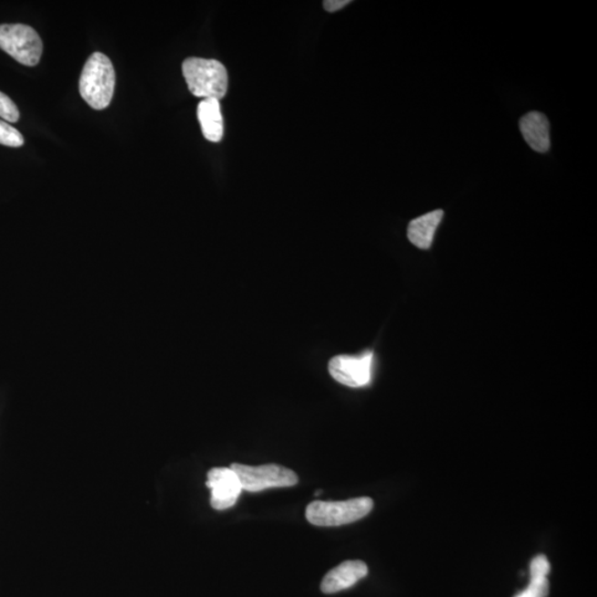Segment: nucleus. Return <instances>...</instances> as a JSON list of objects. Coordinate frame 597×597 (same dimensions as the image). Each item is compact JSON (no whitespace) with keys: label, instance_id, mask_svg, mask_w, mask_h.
<instances>
[{"label":"nucleus","instance_id":"3","mask_svg":"<svg viewBox=\"0 0 597 597\" xmlns=\"http://www.w3.org/2000/svg\"><path fill=\"white\" fill-rule=\"evenodd\" d=\"M374 502L369 497L349 499L347 501H313L307 507L309 522L317 527H339L368 516Z\"/></svg>","mask_w":597,"mask_h":597},{"label":"nucleus","instance_id":"4","mask_svg":"<svg viewBox=\"0 0 597 597\" xmlns=\"http://www.w3.org/2000/svg\"><path fill=\"white\" fill-rule=\"evenodd\" d=\"M0 49L12 56L19 64L35 66L43 55V41L30 25H0Z\"/></svg>","mask_w":597,"mask_h":597},{"label":"nucleus","instance_id":"10","mask_svg":"<svg viewBox=\"0 0 597 597\" xmlns=\"http://www.w3.org/2000/svg\"><path fill=\"white\" fill-rule=\"evenodd\" d=\"M197 116L206 140L218 143L224 136V121L220 103L216 99H204L199 102Z\"/></svg>","mask_w":597,"mask_h":597},{"label":"nucleus","instance_id":"6","mask_svg":"<svg viewBox=\"0 0 597 597\" xmlns=\"http://www.w3.org/2000/svg\"><path fill=\"white\" fill-rule=\"evenodd\" d=\"M374 354L339 355L329 362V372L337 382L349 388H363L372 379Z\"/></svg>","mask_w":597,"mask_h":597},{"label":"nucleus","instance_id":"11","mask_svg":"<svg viewBox=\"0 0 597 597\" xmlns=\"http://www.w3.org/2000/svg\"><path fill=\"white\" fill-rule=\"evenodd\" d=\"M444 216L441 209L435 210L420 218L411 220L409 225L408 236L411 244L420 249H429L434 240L435 233Z\"/></svg>","mask_w":597,"mask_h":597},{"label":"nucleus","instance_id":"15","mask_svg":"<svg viewBox=\"0 0 597 597\" xmlns=\"http://www.w3.org/2000/svg\"><path fill=\"white\" fill-rule=\"evenodd\" d=\"M550 573V563L547 558L544 555H538L532 560L531 565H530V576H544L548 578Z\"/></svg>","mask_w":597,"mask_h":597},{"label":"nucleus","instance_id":"5","mask_svg":"<svg viewBox=\"0 0 597 597\" xmlns=\"http://www.w3.org/2000/svg\"><path fill=\"white\" fill-rule=\"evenodd\" d=\"M230 468L238 477L243 491L249 492H259L268 488L292 487L298 482L295 471L280 465L251 467L233 464Z\"/></svg>","mask_w":597,"mask_h":597},{"label":"nucleus","instance_id":"12","mask_svg":"<svg viewBox=\"0 0 597 597\" xmlns=\"http://www.w3.org/2000/svg\"><path fill=\"white\" fill-rule=\"evenodd\" d=\"M550 584L544 576H530L528 588L514 597H548Z\"/></svg>","mask_w":597,"mask_h":597},{"label":"nucleus","instance_id":"16","mask_svg":"<svg viewBox=\"0 0 597 597\" xmlns=\"http://www.w3.org/2000/svg\"><path fill=\"white\" fill-rule=\"evenodd\" d=\"M349 3H351L349 0H327V2L323 3V7L327 12L334 13L348 6Z\"/></svg>","mask_w":597,"mask_h":597},{"label":"nucleus","instance_id":"2","mask_svg":"<svg viewBox=\"0 0 597 597\" xmlns=\"http://www.w3.org/2000/svg\"><path fill=\"white\" fill-rule=\"evenodd\" d=\"M183 75L195 96L219 101L228 92V70L218 60L187 58L183 63Z\"/></svg>","mask_w":597,"mask_h":597},{"label":"nucleus","instance_id":"8","mask_svg":"<svg viewBox=\"0 0 597 597\" xmlns=\"http://www.w3.org/2000/svg\"><path fill=\"white\" fill-rule=\"evenodd\" d=\"M369 573L368 565L359 560L346 561L324 576L321 591L326 594L338 593L339 591L352 588L359 580Z\"/></svg>","mask_w":597,"mask_h":597},{"label":"nucleus","instance_id":"13","mask_svg":"<svg viewBox=\"0 0 597 597\" xmlns=\"http://www.w3.org/2000/svg\"><path fill=\"white\" fill-rule=\"evenodd\" d=\"M0 144L9 147L24 146V137L17 128L8 125L6 121L0 120Z\"/></svg>","mask_w":597,"mask_h":597},{"label":"nucleus","instance_id":"7","mask_svg":"<svg viewBox=\"0 0 597 597\" xmlns=\"http://www.w3.org/2000/svg\"><path fill=\"white\" fill-rule=\"evenodd\" d=\"M206 485L212 491L210 504L215 511H219L233 507L243 491L238 477L230 467L210 470Z\"/></svg>","mask_w":597,"mask_h":597},{"label":"nucleus","instance_id":"9","mask_svg":"<svg viewBox=\"0 0 597 597\" xmlns=\"http://www.w3.org/2000/svg\"><path fill=\"white\" fill-rule=\"evenodd\" d=\"M520 131L535 152L547 153L551 147L550 123L540 112H530L520 120Z\"/></svg>","mask_w":597,"mask_h":597},{"label":"nucleus","instance_id":"1","mask_svg":"<svg viewBox=\"0 0 597 597\" xmlns=\"http://www.w3.org/2000/svg\"><path fill=\"white\" fill-rule=\"evenodd\" d=\"M116 86V71L106 55L90 56L82 70L79 90L92 109L105 110L110 106Z\"/></svg>","mask_w":597,"mask_h":597},{"label":"nucleus","instance_id":"14","mask_svg":"<svg viewBox=\"0 0 597 597\" xmlns=\"http://www.w3.org/2000/svg\"><path fill=\"white\" fill-rule=\"evenodd\" d=\"M0 117L10 123L17 122L20 117L17 106L3 92H0Z\"/></svg>","mask_w":597,"mask_h":597}]
</instances>
